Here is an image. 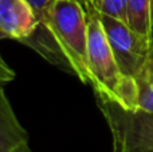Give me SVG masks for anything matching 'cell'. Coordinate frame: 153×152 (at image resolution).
I'll return each mask as SVG.
<instances>
[{
	"label": "cell",
	"instance_id": "4fadbf2b",
	"mask_svg": "<svg viewBox=\"0 0 153 152\" xmlns=\"http://www.w3.org/2000/svg\"><path fill=\"white\" fill-rule=\"evenodd\" d=\"M78 1L83 5L86 11H89V10H91L93 8V0H78Z\"/></svg>",
	"mask_w": 153,
	"mask_h": 152
},
{
	"label": "cell",
	"instance_id": "ba28073f",
	"mask_svg": "<svg viewBox=\"0 0 153 152\" xmlns=\"http://www.w3.org/2000/svg\"><path fill=\"white\" fill-rule=\"evenodd\" d=\"M137 85L138 109L153 115V43L134 77Z\"/></svg>",
	"mask_w": 153,
	"mask_h": 152
},
{
	"label": "cell",
	"instance_id": "5b68a950",
	"mask_svg": "<svg viewBox=\"0 0 153 152\" xmlns=\"http://www.w3.org/2000/svg\"><path fill=\"white\" fill-rule=\"evenodd\" d=\"M38 28V16L27 0H0V32L3 39L24 42Z\"/></svg>",
	"mask_w": 153,
	"mask_h": 152
},
{
	"label": "cell",
	"instance_id": "9c48e42d",
	"mask_svg": "<svg viewBox=\"0 0 153 152\" xmlns=\"http://www.w3.org/2000/svg\"><path fill=\"white\" fill-rule=\"evenodd\" d=\"M93 8L128 24V0H93Z\"/></svg>",
	"mask_w": 153,
	"mask_h": 152
},
{
	"label": "cell",
	"instance_id": "277c9868",
	"mask_svg": "<svg viewBox=\"0 0 153 152\" xmlns=\"http://www.w3.org/2000/svg\"><path fill=\"white\" fill-rule=\"evenodd\" d=\"M100 19L121 72L126 77L134 78L152 43L134 32L125 22L103 13H100Z\"/></svg>",
	"mask_w": 153,
	"mask_h": 152
},
{
	"label": "cell",
	"instance_id": "8992f818",
	"mask_svg": "<svg viewBox=\"0 0 153 152\" xmlns=\"http://www.w3.org/2000/svg\"><path fill=\"white\" fill-rule=\"evenodd\" d=\"M26 142H28V133L18 120L4 88L0 85V152H12Z\"/></svg>",
	"mask_w": 153,
	"mask_h": 152
},
{
	"label": "cell",
	"instance_id": "3957f363",
	"mask_svg": "<svg viewBox=\"0 0 153 152\" xmlns=\"http://www.w3.org/2000/svg\"><path fill=\"white\" fill-rule=\"evenodd\" d=\"M97 104L111 135L113 152H153V115L129 110L97 97Z\"/></svg>",
	"mask_w": 153,
	"mask_h": 152
},
{
	"label": "cell",
	"instance_id": "6da1fadb",
	"mask_svg": "<svg viewBox=\"0 0 153 152\" xmlns=\"http://www.w3.org/2000/svg\"><path fill=\"white\" fill-rule=\"evenodd\" d=\"M40 37L26 42L43 58L62 66L82 83H90L87 63V12L78 0H53Z\"/></svg>",
	"mask_w": 153,
	"mask_h": 152
},
{
	"label": "cell",
	"instance_id": "30bf717a",
	"mask_svg": "<svg viewBox=\"0 0 153 152\" xmlns=\"http://www.w3.org/2000/svg\"><path fill=\"white\" fill-rule=\"evenodd\" d=\"M27 1L31 4V7L34 8L35 13L38 16V20H39V26L43 23L46 15H47V11L50 8L53 0H27Z\"/></svg>",
	"mask_w": 153,
	"mask_h": 152
},
{
	"label": "cell",
	"instance_id": "5bb4252c",
	"mask_svg": "<svg viewBox=\"0 0 153 152\" xmlns=\"http://www.w3.org/2000/svg\"><path fill=\"white\" fill-rule=\"evenodd\" d=\"M3 39V35H1V32H0V40H1Z\"/></svg>",
	"mask_w": 153,
	"mask_h": 152
},
{
	"label": "cell",
	"instance_id": "52a82bcc",
	"mask_svg": "<svg viewBox=\"0 0 153 152\" xmlns=\"http://www.w3.org/2000/svg\"><path fill=\"white\" fill-rule=\"evenodd\" d=\"M128 26L153 43V0H128Z\"/></svg>",
	"mask_w": 153,
	"mask_h": 152
},
{
	"label": "cell",
	"instance_id": "7c38bea8",
	"mask_svg": "<svg viewBox=\"0 0 153 152\" xmlns=\"http://www.w3.org/2000/svg\"><path fill=\"white\" fill-rule=\"evenodd\" d=\"M12 152H32V151L28 145V142H26V143H22L20 145H18Z\"/></svg>",
	"mask_w": 153,
	"mask_h": 152
},
{
	"label": "cell",
	"instance_id": "7a4b0ae2",
	"mask_svg": "<svg viewBox=\"0 0 153 152\" xmlns=\"http://www.w3.org/2000/svg\"><path fill=\"white\" fill-rule=\"evenodd\" d=\"M87 12V63L90 85L95 96L110 100L129 110L138 109L137 85L134 78L121 72L113 54L100 13L94 8Z\"/></svg>",
	"mask_w": 153,
	"mask_h": 152
},
{
	"label": "cell",
	"instance_id": "8fae6325",
	"mask_svg": "<svg viewBox=\"0 0 153 152\" xmlns=\"http://www.w3.org/2000/svg\"><path fill=\"white\" fill-rule=\"evenodd\" d=\"M13 80H15V72L0 57V85H5Z\"/></svg>",
	"mask_w": 153,
	"mask_h": 152
}]
</instances>
